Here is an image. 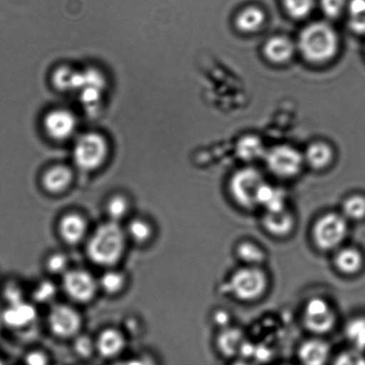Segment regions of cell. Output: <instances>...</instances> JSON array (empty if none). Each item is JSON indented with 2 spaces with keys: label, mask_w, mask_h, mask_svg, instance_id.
<instances>
[{
  "label": "cell",
  "mask_w": 365,
  "mask_h": 365,
  "mask_svg": "<svg viewBox=\"0 0 365 365\" xmlns=\"http://www.w3.org/2000/svg\"><path fill=\"white\" fill-rule=\"evenodd\" d=\"M127 239L125 229L117 222L109 220L99 225L88 239L89 259L99 267H113L123 256Z\"/></svg>",
  "instance_id": "obj_1"
},
{
  "label": "cell",
  "mask_w": 365,
  "mask_h": 365,
  "mask_svg": "<svg viewBox=\"0 0 365 365\" xmlns=\"http://www.w3.org/2000/svg\"><path fill=\"white\" fill-rule=\"evenodd\" d=\"M299 48L309 62H327L338 51V35L330 24L316 21L303 29L299 38Z\"/></svg>",
  "instance_id": "obj_2"
},
{
  "label": "cell",
  "mask_w": 365,
  "mask_h": 365,
  "mask_svg": "<svg viewBox=\"0 0 365 365\" xmlns=\"http://www.w3.org/2000/svg\"><path fill=\"white\" fill-rule=\"evenodd\" d=\"M268 288L269 277L263 267L242 264L228 279L229 292L240 302H256L266 295Z\"/></svg>",
  "instance_id": "obj_3"
},
{
  "label": "cell",
  "mask_w": 365,
  "mask_h": 365,
  "mask_svg": "<svg viewBox=\"0 0 365 365\" xmlns=\"http://www.w3.org/2000/svg\"><path fill=\"white\" fill-rule=\"evenodd\" d=\"M349 232V222L341 211H328L317 218L311 230L314 245L323 252H334L344 245Z\"/></svg>",
  "instance_id": "obj_4"
},
{
  "label": "cell",
  "mask_w": 365,
  "mask_h": 365,
  "mask_svg": "<svg viewBox=\"0 0 365 365\" xmlns=\"http://www.w3.org/2000/svg\"><path fill=\"white\" fill-rule=\"evenodd\" d=\"M264 178L255 168L246 167L235 171L228 184L229 195L236 205L243 210H252L257 205V195Z\"/></svg>",
  "instance_id": "obj_5"
},
{
  "label": "cell",
  "mask_w": 365,
  "mask_h": 365,
  "mask_svg": "<svg viewBox=\"0 0 365 365\" xmlns=\"http://www.w3.org/2000/svg\"><path fill=\"white\" fill-rule=\"evenodd\" d=\"M338 323V314L334 306L322 297L307 300L302 312V324L314 336L330 334Z\"/></svg>",
  "instance_id": "obj_6"
},
{
  "label": "cell",
  "mask_w": 365,
  "mask_h": 365,
  "mask_svg": "<svg viewBox=\"0 0 365 365\" xmlns=\"http://www.w3.org/2000/svg\"><path fill=\"white\" fill-rule=\"evenodd\" d=\"M268 170L284 180L293 178L303 169L305 159L298 150L289 145H278L266 152L264 156Z\"/></svg>",
  "instance_id": "obj_7"
},
{
  "label": "cell",
  "mask_w": 365,
  "mask_h": 365,
  "mask_svg": "<svg viewBox=\"0 0 365 365\" xmlns=\"http://www.w3.org/2000/svg\"><path fill=\"white\" fill-rule=\"evenodd\" d=\"M108 145L101 135L91 133L83 135L74 149V160L80 169L92 171L106 162Z\"/></svg>",
  "instance_id": "obj_8"
},
{
  "label": "cell",
  "mask_w": 365,
  "mask_h": 365,
  "mask_svg": "<svg viewBox=\"0 0 365 365\" xmlns=\"http://www.w3.org/2000/svg\"><path fill=\"white\" fill-rule=\"evenodd\" d=\"M63 287L71 299L87 303L95 298L98 291V282L89 272L69 269L63 275Z\"/></svg>",
  "instance_id": "obj_9"
},
{
  "label": "cell",
  "mask_w": 365,
  "mask_h": 365,
  "mask_svg": "<svg viewBox=\"0 0 365 365\" xmlns=\"http://www.w3.org/2000/svg\"><path fill=\"white\" fill-rule=\"evenodd\" d=\"M48 325L52 334L56 337L74 338L81 331L82 319L80 313L73 307L58 304L50 309Z\"/></svg>",
  "instance_id": "obj_10"
},
{
  "label": "cell",
  "mask_w": 365,
  "mask_h": 365,
  "mask_svg": "<svg viewBox=\"0 0 365 365\" xmlns=\"http://www.w3.org/2000/svg\"><path fill=\"white\" fill-rule=\"evenodd\" d=\"M261 225L272 237L284 239L289 237L295 230L297 218L287 207L280 210L264 211Z\"/></svg>",
  "instance_id": "obj_11"
},
{
  "label": "cell",
  "mask_w": 365,
  "mask_h": 365,
  "mask_svg": "<svg viewBox=\"0 0 365 365\" xmlns=\"http://www.w3.org/2000/svg\"><path fill=\"white\" fill-rule=\"evenodd\" d=\"M334 266L339 274L346 277H355L365 267L364 253L356 246L342 245L334 252Z\"/></svg>",
  "instance_id": "obj_12"
},
{
  "label": "cell",
  "mask_w": 365,
  "mask_h": 365,
  "mask_svg": "<svg viewBox=\"0 0 365 365\" xmlns=\"http://www.w3.org/2000/svg\"><path fill=\"white\" fill-rule=\"evenodd\" d=\"M298 359L304 364L322 365L329 362L331 356L330 344L320 336L306 339L298 349Z\"/></svg>",
  "instance_id": "obj_13"
},
{
  "label": "cell",
  "mask_w": 365,
  "mask_h": 365,
  "mask_svg": "<svg viewBox=\"0 0 365 365\" xmlns=\"http://www.w3.org/2000/svg\"><path fill=\"white\" fill-rule=\"evenodd\" d=\"M245 341V334L242 329L230 325L220 330L216 339V346L222 356L232 359L240 356Z\"/></svg>",
  "instance_id": "obj_14"
},
{
  "label": "cell",
  "mask_w": 365,
  "mask_h": 365,
  "mask_svg": "<svg viewBox=\"0 0 365 365\" xmlns=\"http://www.w3.org/2000/svg\"><path fill=\"white\" fill-rule=\"evenodd\" d=\"M37 317V311L30 303L23 302L9 304L4 311L1 320L4 324L14 330L29 327Z\"/></svg>",
  "instance_id": "obj_15"
},
{
  "label": "cell",
  "mask_w": 365,
  "mask_h": 365,
  "mask_svg": "<svg viewBox=\"0 0 365 365\" xmlns=\"http://www.w3.org/2000/svg\"><path fill=\"white\" fill-rule=\"evenodd\" d=\"M88 222L82 215L69 213L61 218L58 230L61 237L69 245H76L87 235Z\"/></svg>",
  "instance_id": "obj_16"
},
{
  "label": "cell",
  "mask_w": 365,
  "mask_h": 365,
  "mask_svg": "<svg viewBox=\"0 0 365 365\" xmlns=\"http://www.w3.org/2000/svg\"><path fill=\"white\" fill-rule=\"evenodd\" d=\"M96 352L105 359H114L123 353L126 339L116 329H106L96 339Z\"/></svg>",
  "instance_id": "obj_17"
},
{
  "label": "cell",
  "mask_w": 365,
  "mask_h": 365,
  "mask_svg": "<svg viewBox=\"0 0 365 365\" xmlns=\"http://www.w3.org/2000/svg\"><path fill=\"white\" fill-rule=\"evenodd\" d=\"M45 127L52 138L64 139L73 133L75 120L73 114L63 110H53L45 119Z\"/></svg>",
  "instance_id": "obj_18"
},
{
  "label": "cell",
  "mask_w": 365,
  "mask_h": 365,
  "mask_svg": "<svg viewBox=\"0 0 365 365\" xmlns=\"http://www.w3.org/2000/svg\"><path fill=\"white\" fill-rule=\"evenodd\" d=\"M73 175L69 168L56 165L49 168L42 177V185L51 195H59L66 191L73 182Z\"/></svg>",
  "instance_id": "obj_19"
},
{
  "label": "cell",
  "mask_w": 365,
  "mask_h": 365,
  "mask_svg": "<svg viewBox=\"0 0 365 365\" xmlns=\"http://www.w3.org/2000/svg\"><path fill=\"white\" fill-rule=\"evenodd\" d=\"M235 256L245 266L263 267L268 255L266 250L252 240H242L235 247Z\"/></svg>",
  "instance_id": "obj_20"
},
{
  "label": "cell",
  "mask_w": 365,
  "mask_h": 365,
  "mask_svg": "<svg viewBox=\"0 0 365 365\" xmlns=\"http://www.w3.org/2000/svg\"><path fill=\"white\" fill-rule=\"evenodd\" d=\"M264 53L271 62L284 63L292 58L294 46L291 39L284 36H275L268 39L264 45Z\"/></svg>",
  "instance_id": "obj_21"
},
{
  "label": "cell",
  "mask_w": 365,
  "mask_h": 365,
  "mask_svg": "<svg viewBox=\"0 0 365 365\" xmlns=\"http://www.w3.org/2000/svg\"><path fill=\"white\" fill-rule=\"evenodd\" d=\"M304 159L311 169L323 170L330 166L334 160V151L327 143H313L307 148Z\"/></svg>",
  "instance_id": "obj_22"
},
{
  "label": "cell",
  "mask_w": 365,
  "mask_h": 365,
  "mask_svg": "<svg viewBox=\"0 0 365 365\" xmlns=\"http://www.w3.org/2000/svg\"><path fill=\"white\" fill-rule=\"evenodd\" d=\"M341 212L349 223L365 221V193L354 192L346 196L342 202Z\"/></svg>",
  "instance_id": "obj_23"
},
{
  "label": "cell",
  "mask_w": 365,
  "mask_h": 365,
  "mask_svg": "<svg viewBox=\"0 0 365 365\" xmlns=\"http://www.w3.org/2000/svg\"><path fill=\"white\" fill-rule=\"evenodd\" d=\"M238 156L246 162H252L266 155L263 143L256 135H245L236 146Z\"/></svg>",
  "instance_id": "obj_24"
},
{
  "label": "cell",
  "mask_w": 365,
  "mask_h": 365,
  "mask_svg": "<svg viewBox=\"0 0 365 365\" xmlns=\"http://www.w3.org/2000/svg\"><path fill=\"white\" fill-rule=\"evenodd\" d=\"M264 19L266 16L262 9L257 6H249L238 14L236 26L242 31H256L262 26Z\"/></svg>",
  "instance_id": "obj_25"
},
{
  "label": "cell",
  "mask_w": 365,
  "mask_h": 365,
  "mask_svg": "<svg viewBox=\"0 0 365 365\" xmlns=\"http://www.w3.org/2000/svg\"><path fill=\"white\" fill-rule=\"evenodd\" d=\"M344 332L351 348L365 353V317L357 316L349 319Z\"/></svg>",
  "instance_id": "obj_26"
},
{
  "label": "cell",
  "mask_w": 365,
  "mask_h": 365,
  "mask_svg": "<svg viewBox=\"0 0 365 365\" xmlns=\"http://www.w3.org/2000/svg\"><path fill=\"white\" fill-rule=\"evenodd\" d=\"M98 287L106 294L116 295L126 284V275L119 270L109 269L99 278Z\"/></svg>",
  "instance_id": "obj_27"
},
{
  "label": "cell",
  "mask_w": 365,
  "mask_h": 365,
  "mask_svg": "<svg viewBox=\"0 0 365 365\" xmlns=\"http://www.w3.org/2000/svg\"><path fill=\"white\" fill-rule=\"evenodd\" d=\"M349 26L356 34L365 36V0H350Z\"/></svg>",
  "instance_id": "obj_28"
},
{
  "label": "cell",
  "mask_w": 365,
  "mask_h": 365,
  "mask_svg": "<svg viewBox=\"0 0 365 365\" xmlns=\"http://www.w3.org/2000/svg\"><path fill=\"white\" fill-rule=\"evenodd\" d=\"M125 232H126L128 238L135 243L143 245L152 238L153 229L149 222L142 220V218H135L128 223Z\"/></svg>",
  "instance_id": "obj_29"
},
{
  "label": "cell",
  "mask_w": 365,
  "mask_h": 365,
  "mask_svg": "<svg viewBox=\"0 0 365 365\" xmlns=\"http://www.w3.org/2000/svg\"><path fill=\"white\" fill-rule=\"evenodd\" d=\"M130 209V202L123 195H114L106 204V212L109 220L117 222V223H120L128 216Z\"/></svg>",
  "instance_id": "obj_30"
},
{
  "label": "cell",
  "mask_w": 365,
  "mask_h": 365,
  "mask_svg": "<svg viewBox=\"0 0 365 365\" xmlns=\"http://www.w3.org/2000/svg\"><path fill=\"white\" fill-rule=\"evenodd\" d=\"M70 261L66 254L55 252L50 254L46 259V268L51 274L63 275L70 269Z\"/></svg>",
  "instance_id": "obj_31"
},
{
  "label": "cell",
  "mask_w": 365,
  "mask_h": 365,
  "mask_svg": "<svg viewBox=\"0 0 365 365\" xmlns=\"http://www.w3.org/2000/svg\"><path fill=\"white\" fill-rule=\"evenodd\" d=\"M57 295V288L52 282L42 281L35 286L32 297L35 302L48 304L53 302Z\"/></svg>",
  "instance_id": "obj_32"
},
{
  "label": "cell",
  "mask_w": 365,
  "mask_h": 365,
  "mask_svg": "<svg viewBox=\"0 0 365 365\" xmlns=\"http://www.w3.org/2000/svg\"><path fill=\"white\" fill-rule=\"evenodd\" d=\"M316 0H284L286 10L292 17L304 18L313 10Z\"/></svg>",
  "instance_id": "obj_33"
},
{
  "label": "cell",
  "mask_w": 365,
  "mask_h": 365,
  "mask_svg": "<svg viewBox=\"0 0 365 365\" xmlns=\"http://www.w3.org/2000/svg\"><path fill=\"white\" fill-rule=\"evenodd\" d=\"M74 339V352L81 359H89L96 352V341L91 336L78 334Z\"/></svg>",
  "instance_id": "obj_34"
},
{
  "label": "cell",
  "mask_w": 365,
  "mask_h": 365,
  "mask_svg": "<svg viewBox=\"0 0 365 365\" xmlns=\"http://www.w3.org/2000/svg\"><path fill=\"white\" fill-rule=\"evenodd\" d=\"M334 363L337 364H365V353L351 348L339 354Z\"/></svg>",
  "instance_id": "obj_35"
},
{
  "label": "cell",
  "mask_w": 365,
  "mask_h": 365,
  "mask_svg": "<svg viewBox=\"0 0 365 365\" xmlns=\"http://www.w3.org/2000/svg\"><path fill=\"white\" fill-rule=\"evenodd\" d=\"M320 3L324 13L331 18L341 16L346 7V0H320Z\"/></svg>",
  "instance_id": "obj_36"
},
{
  "label": "cell",
  "mask_w": 365,
  "mask_h": 365,
  "mask_svg": "<svg viewBox=\"0 0 365 365\" xmlns=\"http://www.w3.org/2000/svg\"><path fill=\"white\" fill-rule=\"evenodd\" d=\"M3 294L7 304L17 303L24 300L23 289L14 282L6 286Z\"/></svg>",
  "instance_id": "obj_37"
},
{
  "label": "cell",
  "mask_w": 365,
  "mask_h": 365,
  "mask_svg": "<svg viewBox=\"0 0 365 365\" xmlns=\"http://www.w3.org/2000/svg\"><path fill=\"white\" fill-rule=\"evenodd\" d=\"M212 323L217 328L224 329L230 327L232 323V317L228 311L225 309H217L214 311L212 317H211Z\"/></svg>",
  "instance_id": "obj_38"
},
{
  "label": "cell",
  "mask_w": 365,
  "mask_h": 365,
  "mask_svg": "<svg viewBox=\"0 0 365 365\" xmlns=\"http://www.w3.org/2000/svg\"><path fill=\"white\" fill-rule=\"evenodd\" d=\"M25 362L31 365H43L48 363V359L43 352L34 351L25 356Z\"/></svg>",
  "instance_id": "obj_39"
},
{
  "label": "cell",
  "mask_w": 365,
  "mask_h": 365,
  "mask_svg": "<svg viewBox=\"0 0 365 365\" xmlns=\"http://www.w3.org/2000/svg\"><path fill=\"white\" fill-rule=\"evenodd\" d=\"M2 320H1V317H0V327H1V324H2Z\"/></svg>",
  "instance_id": "obj_40"
},
{
  "label": "cell",
  "mask_w": 365,
  "mask_h": 365,
  "mask_svg": "<svg viewBox=\"0 0 365 365\" xmlns=\"http://www.w3.org/2000/svg\"><path fill=\"white\" fill-rule=\"evenodd\" d=\"M364 53H365V48H364Z\"/></svg>",
  "instance_id": "obj_41"
}]
</instances>
